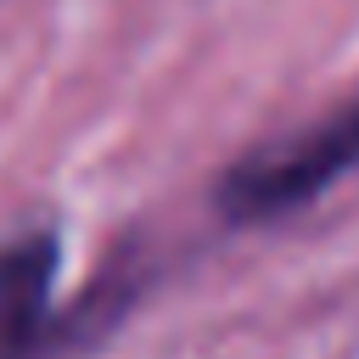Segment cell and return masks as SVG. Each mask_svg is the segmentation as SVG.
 <instances>
[{
  "instance_id": "obj_2",
  "label": "cell",
  "mask_w": 359,
  "mask_h": 359,
  "mask_svg": "<svg viewBox=\"0 0 359 359\" xmlns=\"http://www.w3.org/2000/svg\"><path fill=\"white\" fill-rule=\"evenodd\" d=\"M56 236L22 230L0 241V359H34V348L50 331V297H56Z\"/></svg>"
},
{
  "instance_id": "obj_1",
  "label": "cell",
  "mask_w": 359,
  "mask_h": 359,
  "mask_svg": "<svg viewBox=\"0 0 359 359\" xmlns=\"http://www.w3.org/2000/svg\"><path fill=\"white\" fill-rule=\"evenodd\" d=\"M348 168H359V101L297 129V135H280L275 146L247 151L224 174L219 202L236 219H269V213L303 208L309 196H320Z\"/></svg>"
}]
</instances>
